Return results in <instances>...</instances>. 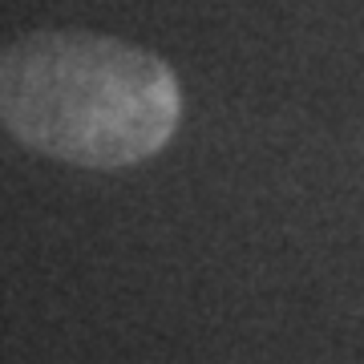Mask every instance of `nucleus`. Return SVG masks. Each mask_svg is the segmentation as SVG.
<instances>
[{"label":"nucleus","instance_id":"obj_1","mask_svg":"<svg viewBox=\"0 0 364 364\" xmlns=\"http://www.w3.org/2000/svg\"><path fill=\"white\" fill-rule=\"evenodd\" d=\"M178 81L158 53L97 33H28L0 49V122L73 166H130L178 126Z\"/></svg>","mask_w":364,"mask_h":364}]
</instances>
